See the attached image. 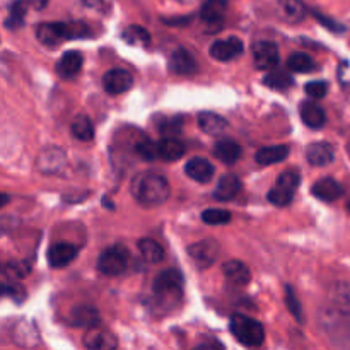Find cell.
I'll return each instance as SVG.
<instances>
[{
    "label": "cell",
    "mask_w": 350,
    "mask_h": 350,
    "mask_svg": "<svg viewBox=\"0 0 350 350\" xmlns=\"http://www.w3.org/2000/svg\"><path fill=\"white\" fill-rule=\"evenodd\" d=\"M311 193L321 202H335L344 195V188L334 178H321L311 188Z\"/></svg>",
    "instance_id": "e0dca14e"
},
{
    "label": "cell",
    "mask_w": 350,
    "mask_h": 350,
    "mask_svg": "<svg viewBox=\"0 0 350 350\" xmlns=\"http://www.w3.org/2000/svg\"><path fill=\"white\" fill-rule=\"evenodd\" d=\"M68 321H70L72 327H85V328H91L96 327L99 321V314L98 310L94 306H77L72 310L70 317H68Z\"/></svg>",
    "instance_id": "484cf974"
},
{
    "label": "cell",
    "mask_w": 350,
    "mask_h": 350,
    "mask_svg": "<svg viewBox=\"0 0 350 350\" xmlns=\"http://www.w3.org/2000/svg\"><path fill=\"white\" fill-rule=\"evenodd\" d=\"M286 304H287V310L291 311V314H293L297 321H303V310H301V303L296 297L294 289L291 286L286 287Z\"/></svg>",
    "instance_id": "f35d334b"
},
{
    "label": "cell",
    "mask_w": 350,
    "mask_h": 350,
    "mask_svg": "<svg viewBox=\"0 0 350 350\" xmlns=\"http://www.w3.org/2000/svg\"><path fill=\"white\" fill-rule=\"evenodd\" d=\"M170 70L176 75H191L197 72V62L190 51L176 48L170 57Z\"/></svg>",
    "instance_id": "9a60e30c"
},
{
    "label": "cell",
    "mask_w": 350,
    "mask_h": 350,
    "mask_svg": "<svg viewBox=\"0 0 350 350\" xmlns=\"http://www.w3.org/2000/svg\"><path fill=\"white\" fill-rule=\"evenodd\" d=\"M183 273L176 269H167L154 279L152 296L157 306L170 310L180 303L183 296Z\"/></svg>",
    "instance_id": "7a4b0ae2"
},
{
    "label": "cell",
    "mask_w": 350,
    "mask_h": 350,
    "mask_svg": "<svg viewBox=\"0 0 350 350\" xmlns=\"http://www.w3.org/2000/svg\"><path fill=\"white\" fill-rule=\"evenodd\" d=\"M263 84L270 89H275V91H286V89H289L294 84V79L286 68L273 67V70L270 68L269 74L263 77Z\"/></svg>",
    "instance_id": "f546056e"
},
{
    "label": "cell",
    "mask_w": 350,
    "mask_h": 350,
    "mask_svg": "<svg viewBox=\"0 0 350 350\" xmlns=\"http://www.w3.org/2000/svg\"><path fill=\"white\" fill-rule=\"evenodd\" d=\"M122 40L125 41L126 44L135 48H147L150 44V34L149 31L144 29L142 26H129L123 29Z\"/></svg>",
    "instance_id": "1f68e13d"
},
{
    "label": "cell",
    "mask_w": 350,
    "mask_h": 350,
    "mask_svg": "<svg viewBox=\"0 0 350 350\" xmlns=\"http://www.w3.org/2000/svg\"><path fill=\"white\" fill-rule=\"evenodd\" d=\"M185 154V146L183 142H180L174 137H164L163 140L156 142V156L157 159L167 161V163H173V161L180 159Z\"/></svg>",
    "instance_id": "ac0fdd59"
},
{
    "label": "cell",
    "mask_w": 350,
    "mask_h": 350,
    "mask_svg": "<svg viewBox=\"0 0 350 350\" xmlns=\"http://www.w3.org/2000/svg\"><path fill=\"white\" fill-rule=\"evenodd\" d=\"M84 345L91 350H113L118 347V340L111 332L105 330V328L91 327L88 334L84 335Z\"/></svg>",
    "instance_id": "4fadbf2b"
},
{
    "label": "cell",
    "mask_w": 350,
    "mask_h": 350,
    "mask_svg": "<svg viewBox=\"0 0 350 350\" xmlns=\"http://www.w3.org/2000/svg\"><path fill=\"white\" fill-rule=\"evenodd\" d=\"M72 135L75 139L82 140V142H91L94 139V125L89 120V116L85 115H77L74 120H72Z\"/></svg>",
    "instance_id": "d6a6232c"
},
{
    "label": "cell",
    "mask_w": 350,
    "mask_h": 350,
    "mask_svg": "<svg viewBox=\"0 0 350 350\" xmlns=\"http://www.w3.org/2000/svg\"><path fill=\"white\" fill-rule=\"evenodd\" d=\"M139 250L142 253V258L147 263H159L164 258V252L159 246V243H156L154 239H140Z\"/></svg>",
    "instance_id": "e575fe53"
},
{
    "label": "cell",
    "mask_w": 350,
    "mask_h": 350,
    "mask_svg": "<svg viewBox=\"0 0 350 350\" xmlns=\"http://www.w3.org/2000/svg\"><path fill=\"white\" fill-rule=\"evenodd\" d=\"M77 253V246L70 245V243H55L46 252L48 265L51 269H64V267L70 265L74 262Z\"/></svg>",
    "instance_id": "30bf717a"
},
{
    "label": "cell",
    "mask_w": 350,
    "mask_h": 350,
    "mask_svg": "<svg viewBox=\"0 0 350 350\" xmlns=\"http://www.w3.org/2000/svg\"><path fill=\"white\" fill-rule=\"evenodd\" d=\"M26 2H27V5L31 7V9L41 10V9H44V7L48 5V2H50V0H26Z\"/></svg>",
    "instance_id": "ee69618b"
},
{
    "label": "cell",
    "mask_w": 350,
    "mask_h": 350,
    "mask_svg": "<svg viewBox=\"0 0 350 350\" xmlns=\"http://www.w3.org/2000/svg\"><path fill=\"white\" fill-rule=\"evenodd\" d=\"M185 173H187L188 178L197 181V183H208L212 176H214L215 170L211 161L204 159V157H193L185 166Z\"/></svg>",
    "instance_id": "2e32d148"
},
{
    "label": "cell",
    "mask_w": 350,
    "mask_h": 350,
    "mask_svg": "<svg viewBox=\"0 0 350 350\" xmlns=\"http://www.w3.org/2000/svg\"><path fill=\"white\" fill-rule=\"evenodd\" d=\"M277 12L287 23H301L306 16V5L303 0H279Z\"/></svg>",
    "instance_id": "603a6c76"
},
{
    "label": "cell",
    "mask_w": 350,
    "mask_h": 350,
    "mask_svg": "<svg viewBox=\"0 0 350 350\" xmlns=\"http://www.w3.org/2000/svg\"><path fill=\"white\" fill-rule=\"evenodd\" d=\"M304 89H306L308 96H311V98L314 99H321L327 96L328 84L325 81H314V82H308Z\"/></svg>",
    "instance_id": "b9f144b4"
},
{
    "label": "cell",
    "mask_w": 350,
    "mask_h": 350,
    "mask_svg": "<svg viewBox=\"0 0 350 350\" xmlns=\"http://www.w3.org/2000/svg\"><path fill=\"white\" fill-rule=\"evenodd\" d=\"M27 2L26 0H14L9 5V16L5 19L7 29H17L24 24V17L27 12Z\"/></svg>",
    "instance_id": "836d02e7"
},
{
    "label": "cell",
    "mask_w": 350,
    "mask_h": 350,
    "mask_svg": "<svg viewBox=\"0 0 350 350\" xmlns=\"http://www.w3.org/2000/svg\"><path fill=\"white\" fill-rule=\"evenodd\" d=\"M85 7H91V9H99L103 5V0H81Z\"/></svg>",
    "instance_id": "f6af8a7d"
},
{
    "label": "cell",
    "mask_w": 350,
    "mask_h": 350,
    "mask_svg": "<svg viewBox=\"0 0 350 350\" xmlns=\"http://www.w3.org/2000/svg\"><path fill=\"white\" fill-rule=\"evenodd\" d=\"M180 2H185V3H190V2H193V0H180Z\"/></svg>",
    "instance_id": "bcb514c9"
},
{
    "label": "cell",
    "mask_w": 350,
    "mask_h": 350,
    "mask_svg": "<svg viewBox=\"0 0 350 350\" xmlns=\"http://www.w3.org/2000/svg\"><path fill=\"white\" fill-rule=\"evenodd\" d=\"M214 156L224 164H234L241 156V147L231 139H221L214 147Z\"/></svg>",
    "instance_id": "83f0119b"
},
{
    "label": "cell",
    "mask_w": 350,
    "mask_h": 350,
    "mask_svg": "<svg viewBox=\"0 0 350 350\" xmlns=\"http://www.w3.org/2000/svg\"><path fill=\"white\" fill-rule=\"evenodd\" d=\"M245 44L239 38L231 36L226 40H217L211 44V57L217 62H231L243 55Z\"/></svg>",
    "instance_id": "52a82bcc"
},
{
    "label": "cell",
    "mask_w": 350,
    "mask_h": 350,
    "mask_svg": "<svg viewBox=\"0 0 350 350\" xmlns=\"http://www.w3.org/2000/svg\"><path fill=\"white\" fill-rule=\"evenodd\" d=\"M135 150H137V154H139V156L142 157L144 161H157L156 142H152V140L142 139V140H140V142H137Z\"/></svg>",
    "instance_id": "ab89813d"
},
{
    "label": "cell",
    "mask_w": 350,
    "mask_h": 350,
    "mask_svg": "<svg viewBox=\"0 0 350 350\" xmlns=\"http://www.w3.org/2000/svg\"><path fill=\"white\" fill-rule=\"evenodd\" d=\"M301 118H303L304 125L310 126V129H321L327 123V113L321 108L320 105H317L314 101H304L301 103Z\"/></svg>",
    "instance_id": "ffe728a7"
},
{
    "label": "cell",
    "mask_w": 350,
    "mask_h": 350,
    "mask_svg": "<svg viewBox=\"0 0 350 350\" xmlns=\"http://www.w3.org/2000/svg\"><path fill=\"white\" fill-rule=\"evenodd\" d=\"M219 252H221V246L215 239H202L188 248V256L197 269L205 270L214 265Z\"/></svg>",
    "instance_id": "8992f818"
},
{
    "label": "cell",
    "mask_w": 350,
    "mask_h": 350,
    "mask_svg": "<svg viewBox=\"0 0 350 350\" xmlns=\"http://www.w3.org/2000/svg\"><path fill=\"white\" fill-rule=\"evenodd\" d=\"M287 67L294 72H301V74H308V72L314 70V60L308 53H293L287 60Z\"/></svg>",
    "instance_id": "8d00e7d4"
},
{
    "label": "cell",
    "mask_w": 350,
    "mask_h": 350,
    "mask_svg": "<svg viewBox=\"0 0 350 350\" xmlns=\"http://www.w3.org/2000/svg\"><path fill=\"white\" fill-rule=\"evenodd\" d=\"M347 208H349V212H350V202H349V205H347Z\"/></svg>",
    "instance_id": "7dc6e473"
},
{
    "label": "cell",
    "mask_w": 350,
    "mask_h": 350,
    "mask_svg": "<svg viewBox=\"0 0 350 350\" xmlns=\"http://www.w3.org/2000/svg\"><path fill=\"white\" fill-rule=\"evenodd\" d=\"M156 126L164 137H174L181 132L183 118L181 116H159L156 120Z\"/></svg>",
    "instance_id": "d590c367"
},
{
    "label": "cell",
    "mask_w": 350,
    "mask_h": 350,
    "mask_svg": "<svg viewBox=\"0 0 350 350\" xmlns=\"http://www.w3.org/2000/svg\"><path fill=\"white\" fill-rule=\"evenodd\" d=\"M255 67L260 70H270L279 64V50L272 41H258L252 46Z\"/></svg>",
    "instance_id": "9c48e42d"
},
{
    "label": "cell",
    "mask_w": 350,
    "mask_h": 350,
    "mask_svg": "<svg viewBox=\"0 0 350 350\" xmlns=\"http://www.w3.org/2000/svg\"><path fill=\"white\" fill-rule=\"evenodd\" d=\"M65 166H67V157H65L64 150L58 149V147H46V149H43L40 152L38 167H40L41 173L58 174L60 171L65 170Z\"/></svg>",
    "instance_id": "ba28073f"
},
{
    "label": "cell",
    "mask_w": 350,
    "mask_h": 350,
    "mask_svg": "<svg viewBox=\"0 0 350 350\" xmlns=\"http://www.w3.org/2000/svg\"><path fill=\"white\" fill-rule=\"evenodd\" d=\"M12 335L16 344L21 345V347H33V345H38V342H40L36 327L31 321H21Z\"/></svg>",
    "instance_id": "4dcf8cb0"
},
{
    "label": "cell",
    "mask_w": 350,
    "mask_h": 350,
    "mask_svg": "<svg viewBox=\"0 0 350 350\" xmlns=\"http://www.w3.org/2000/svg\"><path fill=\"white\" fill-rule=\"evenodd\" d=\"M198 126H200L202 132L208 133V135H221L228 130L229 123L217 113L202 111L198 115Z\"/></svg>",
    "instance_id": "cb8c5ba5"
},
{
    "label": "cell",
    "mask_w": 350,
    "mask_h": 350,
    "mask_svg": "<svg viewBox=\"0 0 350 350\" xmlns=\"http://www.w3.org/2000/svg\"><path fill=\"white\" fill-rule=\"evenodd\" d=\"M133 85V77L123 68H111L103 77V88L109 94H123Z\"/></svg>",
    "instance_id": "7c38bea8"
},
{
    "label": "cell",
    "mask_w": 350,
    "mask_h": 350,
    "mask_svg": "<svg viewBox=\"0 0 350 350\" xmlns=\"http://www.w3.org/2000/svg\"><path fill=\"white\" fill-rule=\"evenodd\" d=\"M301 183V174L296 167H289L284 171L279 178H277L275 185L272 190L269 191V200L275 207H286L293 202L294 195H296L297 187Z\"/></svg>",
    "instance_id": "277c9868"
},
{
    "label": "cell",
    "mask_w": 350,
    "mask_h": 350,
    "mask_svg": "<svg viewBox=\"0 0 350 350\" xmlns=\"http://www.w3.org/2000/svg\"><path fill=\"white\" fill-rule=\"evenodd\" d=\"M222 272H224L226 279L231 284H234V286H248L250 280H252V272L239 260H229V262H226L222 265Z\"/></svg>",
    "instance_id": "d6986e66"
},
{
    "label": "cell",
    "mask_w": 350,
    "mask_h": 350,
    "mask_svg": "<svg viewBox=\"0 0 350 350\" xmlns=\"http://www.w3.org/2000/svg\"><path fill=\"white\" fill-rule=\"evenodd\" d=\"M129 250L122 245H115L106 248L98 258V270L105 275L116 277L122 275L129 267Z\"/></svg>",
    "instance_id": "5b68a950"
},
{
    "label": "cell",
    "mask_w": 350,
    "mask_h": 350,
    "mask_svg": "<svg viewBox=\"0 0 350 350\" xmlns=\"http://www.w3.org/2000/svg\"><path fill=\"white\" fill-rule=\"evenodd\" d=\"M314 16H317V19L320 21L321 24H323V26H327L328 29H332V31H335V33H342V31L345 29L344 26H340V24H335V21H332V19H328V17H325V16H321L320 12H314Z\"/></svg>",
    "instance_id": "7bdbcfd3"
},
{
    "label": "cell",
    "mask_w": 350,
    "mask_h": 350,
    "mask_svg": "<svg viewBox=\"0 0 350 350\" xmlns=\"http://www.w3.org/2000/svg\"><path fill=\"white\" fill-rule=\"evenodd\" d=\"M229 330L232 337L245 347H260L265 340V328L258 320L245 317V314H234L229 321Z\"/></svg>",
    "instance_id": "3957f363"
},
{
    "label": "cell",
    "mask_w": 350,
    "mask_h": 350,
    "mask_svg": "<svg viewBox=\"0 0 350 350\" xmlns=\"http://www.w3.org/2000/svg\"><path fill=\"white\" fill-rule=\"evenodd\" d=\"M228 10V0H207L200 10V16L207 26H211V31L221 29L222 19Z\"/></svg>",
    "instance_id": "5bb4252c"
},
{
    "label": "cell",
    "mask_w": 350,
    "mask_h": 350,
    "mask_svg": "<svg viewBox=\"0 0 350 350\" xmlns=\"http://www.w3.org/2000/svg\"><path fill=\"white\" fill-rule=\"evenodd\" d=\"M231 212L222 211V208H207V211L202 212V221L205 224L211 226H222V224H229L231 222Z\"/></svg>",
    "instance_id": "74e56055"
},
{
    "label": "cell",
    "mask_w": 350,
    "mask_h": 350,
    "mask_svg": "<svg viewBox=\"0 0 350 350\" xmlns=\"http://www.w3.org/2000/svg\"><path fill=\"white\" fill-rule=\"evenodd\" d=\"M3 296L10 297V299H14L16 303H21V301H24L26 293H24L23 286H21L19 282L7 280V282H3Z\"/></svg>",
    "instance_id": "60d3db41"
},
{
    "label": "cell",
    "mask_w": 350,
    "mask_h": 350,
    "mask_svg": "<svg viewBox=\"0 0 350 350\" xmlns=\"http://www.w3.org/2000/svg\"><path fill=\"white\" fill-rule=\"evenodd\" d=\"M334 147L330 146L328 142H314L308 147L306 150V157H308V163L311 166H327L334 161Z\"/></svg>",
    "instance_id": "7402d4cb"
},
{
    "label": "cell",
    "mask_w": 350,
    "mask_h": 350,
    "mask_svg": "<svg viewBox=\"0 0 350 350\" xmlns=\"http://www.w3.org/2000/svg\"><path fill=\"white\" fill-rule=\"evenodd\" d=\"M130 191L142 207H159L170 197V183L163 174L144 171L133 178Z\"/></svg>",
    "instance_id": "6da1fadb"
},
{
    "label": "cell",
    "mask_w": 350,
    "mask_h": 350,
    "mask_svg": "<svg viewBox=\"0 0 350 350\" xmlns=\"http://www.w3.org/2000/svg\"><path fill=\"white\" fill-rule=\"evenodd\" d=\"M36 36L44 46H58L68 40L67 23H46L38 26Z\"/></svg>",
    "instance_id": "8fae6325"
},
{
    "label": "cell",
    "mask_w": 350,
    "mask_h": 350,
    "mask_svg": "<svg viewBox=\"0 0 350 350\" xmlns=\"http://www.w3.org/2000/svg\"><path fill=\"white\" fill-rule=\"evenodd\" d=\"M330 299L337 311L350 318V284L337 282L330 287Z\"/></svg>",
    "instance_id": "4316f807"
},
{
    "label": "cell",
    "mask_w": 350,
    "mask_h": 350,
    "mask_svg": "<svg viewBox=\"0 0 350 350\" xmlns=\"http://www.w3.org/2000/svg\"><path fill=\"white\" fill-rule=\"evenodd\" d=\"M287 156H289V147L287 146H270L262 147V149L256 152L255 159L256 163L262 164V166H270V164L282 163Z\"/></svg>",
    "instance_id": "f1b7e54d"
},
{
    "label": "cell",
    "mask_w": 350,
    "mask_h": 350,
    "mask_svg": "<svg viewBox=\"0 0 350 350\" xmlns=\"http://www.w3.org/2000/svg\"><path fill=\"white\" fill-rule=\"evenodd\" d=\"M82 68V55L79 51H67L60 57V60L57 62V74L62 79H72L74 75H77Z\"/></svg>",
    "instance_id": "44dd1931"
},
{
    "label": "cell",
    "mask_w": 350,
    "mask_h": 350,
    "mask_svg": "<svg viewBox=\"0 0 350 350\" xmlns=\"http://www.w3.org/2000/svg\"><path fill=\"white\" fill-rule=\"evenodd\" d=\"M241 191V181L236 174H224L215 187L214 197L221 202H229Z\"/></svg>",
    "instance_id": "d4e9b609"
}]
</instances>
